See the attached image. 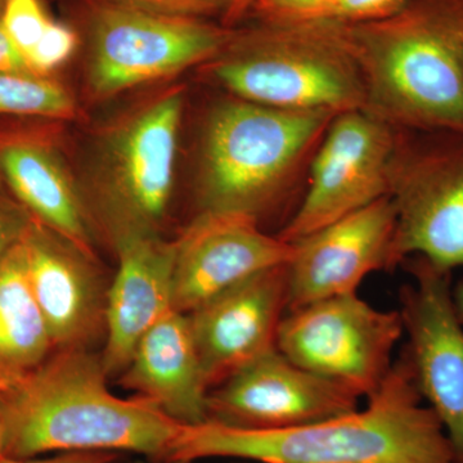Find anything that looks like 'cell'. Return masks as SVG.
Here are the masks:
<instances>
[{
	"label": "cell",
	"mask_w": 463,
	"mask_h": 463,
	"mask_svg": "<svg viewBox=\"0 0 463 463\" xmlns=\"http://www.w3.org/2000/svg\"><path fill=\"white\" fill-rule=\"evenodd\" d=\"M410 0H332L318 20L344 25L373 23L398 14Z\"/></svg>",
	"instance_id": "cb8c5ba5"
},
{
	"label": "cell",
	"mask_w": 463,
	"mask_h": 463,
	"mask_svg": "<svg viewBox=\"0 0 463 463\" xmlns=\"http://www.w3.org/2000/svg\"><path fill=\"white\" fill-rule=\"evenodd\" d=\"M206 71L236 99L283 109H365L364 76L343 24L263 21L234 30Z\"/></svg>",
	"instance_id": "277c9868"
},
{
	"label": "cell",
	"mask_w": 463,
	"mask_h": 463,
	"mask_svg": "<svg viewBox=\"0 0 463 463\" xmlns=\"http://www.w3.org/2000/svg\"><path fill=\"white\" fill-rule=\"evenodd\" d=\"M5 2H7V0H0V16H2V12L3 8H5Z\"/></svg>",
	"instance_id": "d6a6232c"
},
{
	"label": "cell",
	"mask_w": 463,
	"mask_h": 463,
	"mask_svg": "<svg viewBox=\"0 0 463 463\" xmlns=\"http://www.w3.org/2000/svg\"><path fill=\"white\" fill-rule=\"evenodd\" d=\"M233 27L109 3L93 21L88 87L96 99L172 78L214 60Z\"/></svg>",
	"instance_id": "ba28073f"
},
{
	"label": "cell",
	"mask_w": 463,
	"mask_h": 463,
	"mask_svg": "<svg viewBox=\"0 0 463 463\" xmlns=\"http://www.w3.org/2000/svg\"><path fill=\"white\" fill-rule=\"evenodd\" d=\"M115 463H120V459H118V462H115Z\"/></svg>",
	"instance_id": "e575fe53"
},
{
	"label": "cell",
	"mask_w": 463,
	"mask_h": 463,
	"mask_svg": "<svg viewBox=\"0 0 463 463\" xmlns=\"http://www.w3.org/2000/svg\"><path fill=\"white\" fill-rule=\"evenodd\" d=\"M359 399L276 347L210 390L207 421L245 430H288L353 412Z\"/></svg>",
	"instance_id": "7c38bea8"
},
{
	"label": "cell",
	"mask_w": 463,
	"mask_h": 463,
	"mask_svg": "<svg viewBox=\"0 0 463 463\" xmlns=\"http://www.w3.org/2000/svg\"><path fill=\"white\" fill-rule=\"evenodd\" d=\"M27 274L54 352L85 349L106 326L108 292L91 268L90 258L38 222H30L23 236Z\"/></svg>",
	"instance_id": "2e32d148"
},
{
	"label": "cell",
	"mask_w": 463,
	"mask_h": 463,
	"mask_svg": "<svg viewBox=\"0 0 463 463\" xmlns=\"http://www.w3.org/2000/svg\"><path fill=\"white\" fill-rule=\"evenodd\" d=\"M30 222L23 207L0 194V260L21 240Z\"/></svg>",
	"instance_id": "4316f807"
},
{
	"label": "cell",
	"mask_w": 463,
	"mask_h": 463,
	"mask_svg": "<svg viewBox=\"0 0 463 463\" xmlns=\"http://www.w3.org/2000/svg\"><path fill=\"white\" fill-rule=\"evenodd\" d=\"M288 312V264L254 274L188 313L209 389L277 347Z\"/></svg>",
	"instance_id": "9a60e30c"
},
{
	"label": "cell",
	"mask_w": 463,
	"mask_h": 463,
	"mask_svg": "<svg viewBox=\"0 0 463 463\" xmlns=\"http://www.w3.org/2000/svg\"><path fill=\"white\" fill-rule=\"evenodd\" d=\"M53 352L30 285L21 237L0 260V390L32 373Z\"/></svg>",
	"instance_id": "ffe728a7"
},
{
	"label": "cell",
	"mask_w": 463,
	"mask_h": 463,
	"mask_svg": "<svg viewBox=\"0 0 463 463\" xmlns=\"http://www.w3.org/2000/svg\"><path fill=\"white\" fill-rule=\"evenodd\" d=\"M402 337L399 310L377 309L353 292L286 312L277 349L310 373L368 398L392 371Z\"/></svg>",
	"instance_id": "9c48e42d"
},
{
	"label": "cell",
	"mask_w": 463,
	"mask_h": 463,
	"mask_svg": "<svg viewBox=\"0 0 463 463\" xmlns=\"http://www.w3.org/2000/svg\"><path fill=\"white\" fill-rule=\"evenodd\" d=\"M182 111V88H172L125 116L103 139L97 191L112 239L156 233L172 196Z\"/></svg>",
	"instance_id": "52a82bcc"
},
{
	"label": "cell",
	"mask_w": 463,
	"mask_h": 463,
	"mask_svg": "<svg viewBox=\"0 0 463 463\" xmlns=\"http://www.w3.org/2000/svg\"><path fill=\"white\" fill-rule=\"evenodd\" d=\"M120 458V453L115 452H65L39 459L3 456L0 457V463H115Z\"/></svg>",
	"instance_id": "83f0119b"
},
{
	"label": "cell",
	"mask_w": 463,
	"mask_h": 463,
	"mask_svg": "<svg viewBox=\"0 0 463 463\" xmlns=\"http://www.w3.org/2000/svg\"><path fill=\"white\" fill-rule=\"evenodd\" d=\"M75 47V33L62 24L51 21L26 61L33 74L45 76L65 63Z\"/></svg>",
	"instance_id": "603a6c76"
},
{
	"label": "cell",
	"mask_w": 463,
	"mask_h": 463,
	"mask_svg": "<svg viewBox=\"0 0 463 463\" xmlns=\"http://www.w3.org/2000/svg\"><path fill=\"white\" fill-rule=\"evenodd\" d=\"M108 379L88 350H57L0 390L5 456L130 452L165 461L181 423L145 399L116 397Z\"/></svg>",
	"instance_id": "7a4b0ae2"
},
{
	"label": "cell",
	"mask_w": 463,
	"mask_h": 463,
	"mask_svg": "<svg viewBox=\"0 0 463 463\" xmlns=\"http://www.w3.org/2000/svg\"><path fill=\"white\" fill-rule=\"evenodd\" d=\"M112 3L149 9L176 16L203 18L227 11L232 0H111Z\"/></svg>",
	"instance_id": "484cf974"
},
{
	"label": "cell",
	"mask_w": 463,
	"mask_h": 463,
	"mask_svg": "<svg viewBox=\"0 0 463 463\" xmlns=\"http://www.w3.org/2000/svg\"><path fill=\"white\" fill-rule=\"evenodd\" d=\"M335 114L236 99L210 115L201 155L203 212L261 216L282 207ZM201 212V213H203Z\"/></svg>",
	"instance_id": "5b68a950"
},
{
	"label": "cell",
	"mask_w": 463,
	"mask_h": 463,
	"mask_svg": "<svg viewBox=\"0 0 463 463\" xmlns=\"http://www.w3.org/2000/svg\"><path fill=\"white\" fill-rule=\"evenodd\" d=\"M173 463H194V462H173Z\"/></svg>",
	"instance_id": "836d02e7"
},
{
	"label": "cell",
	"mask_w": 463,
	"mask_h": 463,
	"mask_svg": "<svg viewBox=\"0 0 463 463\" xmlns=\"http://www.w3.org/2000/svg\"><path fill=\"white\" fill-rule=\"evenodd\" d=\"M361 410L288 430L182 425L165 463L241 458L260 463H457L403 353Z\"/></svg>",
	"instance_id": "6da1fadb"
},
{
	"label": "cell",
	"mask_w": 463,
	"mask_h": 463,
	"mask_svg": "<svg viewBox=\"0 0 463 463\" xmlns=\"http://www.w3.org/2000/svg\"><path fill=\"white\" fill-rule=\"evenodd\" d=\"M453 301H455L457 315L463 323V281L453 285Z\"/></svg>",
	"instance_id": "4dcf8cb0"
},
{
	"label": "cell",
	"mask_w": 463,
	"mask_h": 463,
	"mask_svg": "<svg viewBox=\"0 0 463 463\" xmlns=\"http://www.w3.org/2000/svg\"><path fill=\"white\" fill-rule=\"evenodd\" d=\"M0 115L71 120L76 106L69 91L47 76L0 71Z\"/></svg>",
	"instance_id": "44dd1931"
},
{
	"label": "cell",
	"mask_w": 463,
	"mask_h": 463,
	"mask_svg": "<svg viewBox=\"0 0 463 463\" xmlns=\"http://www.w3.org/2000/svg\"><path fill=\"white\" fill-rule=\"evenodd\" d=\"M118 269L108 292L105 350L100 355L109 377L129 364L146 331L172 307L175 241L156 233H124L114 237Z\"/></svg>",
	"instance_id": "e0dca14e"
},
{
	"label": "cell",
	"mask_w": 463,
	"mask_h": 463,
	"mask_svg": "<svg viewBox=\"0 0 463 463\" xmlns=\"http://www.w3.org/2000/svg\"><path fill=\"white\" fill-rule=\"evenodd\" d=\"M121 385L181 425L207 421L210 389L187 315L170 309L137 344Z\"/></svg>",
	"instance_id": "d6986e66"
},
{
	"label": "cell",
	"mask_w": 463,
	"mask_h": 463,
	"mask_svg": "<svg viewBox=\"0 0 463 463\" xmlns=\"http://www.w3.org/2000/svg\"><path fill=\"white\" fill-rule=\"evenodd\" d=\"M397 129L365 111L335 116L319 142L309 184L277 236L297 242L389 196V172Z\"/></svg>",
	"instance_id": "30bf717a"
},
{
	"label": "cell",
	"mask_w": 463,
	"mask_h": 463,
	"mask_svg": "<svg viewBox=\"0 0 463 463\" xmlns=\"http://www.w3.org/2000/svg\"><path fill=\"white\" fill-rule=\"evenodd\" d=\"M332 0H255L250 11L263 21L318 20Z\"/></svg>",
	"instance_id": "d4e9b609"
},
{
	"label": "cell",
	"mask_w": 463,
	"mask_h": 463,
	"mask_svg": "<svg viewBox=\"0 0 463 463\" xmlns=\"http://www.w3.org/2000/svg\"><path fill=\"white\" fill-rule=\"evenodd\" d=\"M5 456V423L0 411V457Z\"/></svg>",
	"instance_id": "1f68e13d"
},
{
	"label": "cell",
	"mask_w": 463,
	"mask_h": 463,
	"mask_svg": "<svg viewBox=\"0 0 463 463\" xmlns=\"http://www.w3.org/2000/svg\"><path fill=\"white\" fill-rule=\"evenodd\" d=\"M395 223L394 203L388 196L292 242L288 312L358 292L371 273L392 270Z\"/></svg>",
	"instance_id": "5bb4252c"
},
{
	"label": "cell",
	"mask_w": 463,
	"mask_h": 463,
	"mask_svg": "<svg viewBox=\"0 0 463 463\" xmlns=\"http://www.w3.org/2000/svg\"><path fill=\"white\" fill-rule=\"evenodd\" d=\"M0 23L9 39L27 58L41 41L51 20L45 14L41 0H7Z\"/></svg>",
	"instance_id": "7402d4cb"
},
{
	"label": "cell",
	"mask_w": 463,
	"mask_h": 463,
	"mask_svg": "<svg viewBox=\"0 0 463 463\" xmlns=\"http://www.w3.org/2000/svg\"><path fill=\"white\" fill-rule=\"evenodd\" d=\"M344 29L365 111L395 129L463 133V0H410L392 16Z\"/></svg>",
	"instance_id": "3957f363"
},
{
	"label": "cell",
	"mask_w": 463,
	"mask_h": 463,
	"mask_svg": "<svg viewBox=\"0 0 463 463\" xmlns=\"http://www.w3.org/2000/svg\"><path fill=\"white\" fill-rule=\"evenodd\" d=\"M292 254L294 245L267 233L254 216L203 212L175 240L172 307L188 315Z\"/></svg>",
	"instance_id": "4fadbf2b"
},
{
	"label": "cell",
	"mask_w": 463,
	"mask_h": 463,
	"mask_svg": "<svg viewBox=\"0 0 463 463\" xmlns=\"http://www.w3.org/2000/svg\"><path fill=\"white\" fill-rule=\"evenodd\" d=\"M254 2L255 0H232L230 8L224 14V26L233 27L236 25L250 12Z\"/></svg>",
	"instance_id": "f546056e"
},
{
	"label": "cell",
	"mask_w": 463,
	"mask_h": 463,
	"mask_svg": "<svg viewBox=\"0 0 463 463\" xmlns=\"http://www.w3.org/2000/svg\"><path fill=\"white\" fill-rule=\"evenodd\" d=\"M0 71L33 74L27 65L26 58L18 51L14 42L9 39L5 30L3 29L2 23H0Z\"/></svg>",
	"instance_id": "f1b7e54d"
},
{
	"label": "cell",
	"mask_w": 463,
	"mask_h": 463,
	"mask_svg": "<svg viewBox=\"0 0 463 463\" xmlns=\"http://www.w3.org/2000/svg\"><path fill=\"white\" fill-rule=\"evenodd\" d=\"M0 182L30 218L94 260L83 203L50 134L0 130Z\"/></svg>",
	"instance_id": "ac0fdd59"
},
{
	"label": "cell",
	"mask_w": 463,
	"mask_h": 463,
	"mask_svg": "<svg viewBox=\"0 0 463 463\" xmlns=\"http://www.w3.org/2000/svg\"><path fill=\"white\" fill-rule=\"evenodd\" d=\"M412 281L399 288L403 354L420 394L440 420L456 462L463 463V323L453 301L452 272L423 258L405 260Z\"/></svg>",
	"instance_id": "8fae6325"
},
{
	"label": "cell",
	"mask_w": 463,
	"mask_h": 463,
	"mask_svg": "<svg viewBox=\"0 0 463 463\" xmlns=\"http://www.w3.org/2000/svg\"><path fill=\"white\" fill-rule=\"evenodd\" d=\"M389 197L397 214L392 269L413 257L463 269V133L397 129Z\"/></svg>",
	"instance_id": "8992f818"
}]
</instances>
